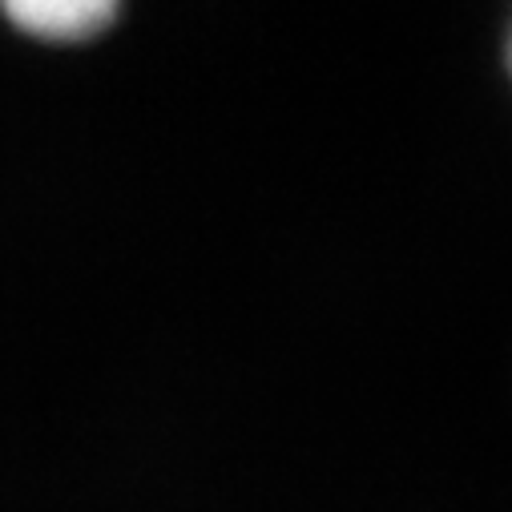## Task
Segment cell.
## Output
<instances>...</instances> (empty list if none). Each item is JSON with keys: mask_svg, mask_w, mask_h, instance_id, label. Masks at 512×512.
<instances>
[{"mask_svg": "<svg viewBox=\"0 0 512 512\" xmlns=\"http://www.w3.org/2000/svg\"><path fill=\"white\" fill-rule=\"evenodd\" d=\"M9 21L41 41H85L109 29L121 0H0Z\"/></svg>", "mask_w": 512, "mask_h": 512, "instance_id": "cell-1", "label": "cell"}]
</instances>
